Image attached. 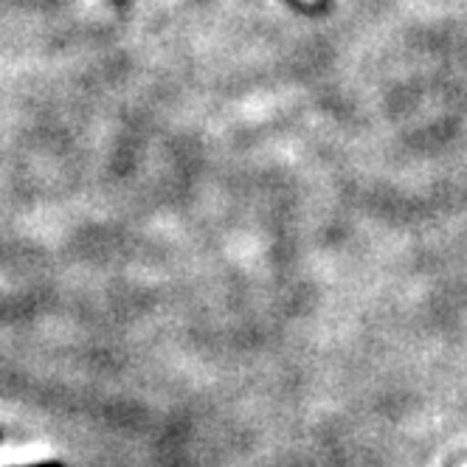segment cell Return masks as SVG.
<instances>
[{
    "label": "cell",
    "mask_w": 467,
    "mask_h": 467,
    "mask_svg": "<svg viewBox=\"0 0 467 467\" xmlns=\"http://www.w3.org/2000/svg\"><path fill=\"white\" fill-rule=\"evenodd\" d=\"M26 467H65L59 462H40V464H26Z\"/></svg>",
    "instance_id": "1"
}]
</instances>
